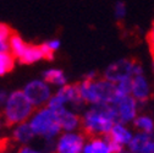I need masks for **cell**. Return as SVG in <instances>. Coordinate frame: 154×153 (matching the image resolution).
<instances>
[{
	"mask_svg": "<svg viewBox=\"0 0 154 153\" xmlns=\"http://www.w3.org/2000/svg\"><path fill=\"white\" fill-rule=\"evenodd\" d=\"M81 120V130L87 137L106 136L118 123V114L112 104L89 105L83 110Z\"/></svg>",
	"mask_w": 154,
	"mask_h": 153,
	"instance_id": "1",
	"label": "cell"
},
{
	"mask_svg": "<svg viewBox=\"0 0 154 153\" xmlns=\"http://www.w3.org/2000/svg\"><path fill=\"white\" fill-rule=\"evenodd\" d=\"M79 85L80 95L86 104L104 105L115 101V83L98 77L95 80H82Z\"/></svg>",
	"mask_w": 154,
	"mask_h": 153,
	"instance_id": "2",
	"label": "cell"
},
{
	"mask_svg": "<svg viewBox=\"0 0 154 153\" xmlns=\"http://www.w3.org/2000/svg\"><path fill=\"white\" fill-rule=\"evenodd\" d=\"M34 109L35 108L28 101L23 91H14L8 95L4 104L3 120L5 125L14 127L28 121L34 113Z\"/></svg>",
	"mask_w": 154,
	"mask_h": 153,
	"instance_id": "3",
	"label": "cell"
},
{
	"mask_svg": "<svg viewBox=\"0 0 154 153\" xmlns=\"http://www.w3.org/2000/svg\"><path fill=\"white\" fill-rule=\"evenodd\" d=\"M35 136H39L47 142H53L61 133V126L57 114L48 107H42L34 110L31 119L28 120Z\"/></svg>",
	"mask_w": 154,
	"mask_h": 153,
	"instance_id": "4",
	"label": "cell"
},
{
	"mask_svg": "<svg viewBox=\"0 0 154 153\" xmlns=\"http://www.w3.org/2000/svg\"><path fill=\"white\" fill-rule=\"evenodd\" d=\"M23 93L34 108L45 107L53 95L51 86L43 80H32L23 87Z\"/></svg>",
	"mask_w": 154,
	"mask_h": 153,
	"instance_id": "5",
	"label": "cell"
},
{
	"mask_svg": "<svg viewBox=\"0 0 154 153\" xmlns=\"http://www.w3.org/2000/svg\"><path fill=\"white\" fill-rule=\"evenodd\" d=\"M86 140L83 132H63L54 143L53 153H82Z\"/></svg>",
	"mask_w": 154,
	"mask_h": 153,
	"instance_id": "6",
	"label": "cell"
},
{
	"mask_svg": "<svg viewBox=\"0 0 154 153\" xmlns=\"http://www.w3.org/2000/svg\"><path fill=\"white\" fill-rule=\"evenodd\" d=\"M136 63L137 61H134L132 59H127V58H122L114 61L109 64L104 70L103 79L112 83H118L124 80H131L133 77V70Z\"/></svg>",
	"mask_w": 154,
	"mask_h": 153,
	"instance_id": "7",
	"label": "cell"
},
{
	"mask_svg": "<svg viewBox=\"0 0 154 153\" xmlns=\"http://www.w3.org/2000/svg\"><path fill=\"white\" fill-rule=\"evenodd\" d=\"M112 105L115 107L118 114V123L127 125L130 123H133V120L138 115L140 104L132 95H126V97L115 99Z\"/></svg>",
	"mask_w": 154,
	"mask_h": 153,
	"instance_id": "8",
	"label": "cell"
},
{
	"mask_svg": "<svg viewBox=\"0 0 154 153\" xmlns=\"http://www.w3.org/2000/svg\"><path fill=\"white\" fill-rule=\"evenodd\" d=\"M150 93V85L144 73L136 75L131 79V95L138 102V104L148 102Z\"/></svg>",
	"mask_w": 154,
	"mask_h": 153,
	"instance_id": "9",
	"label": "cell"
},
{
	"mask_svg": "<svg viewBox=\"0 0 154 153\" xmlns=\"http://www.w3.org/2000/svg\"><path fill=\"white\" fill-rule=\"evenodd\" d=\"M61 130L64 132H75L81 129V115L70 108H64L56 111Z\"/></svg>",
	"mask_w": 154,
	"mask_h": 153,
	"instance_id": "10",
	"label": "cell"
},
{
	"mask_svg": "<svg viewBox=\"0 0 154 153\" xmlns=\"http://www.w3.org/2000/svg\"><path fill=\"white\" fill-rule=\"evenodd\" d=\"M106 137L115 145H118L122 148H126L133 137V133L127 125L121 124V123H115L110 132L106 135Z\"/></svg>",
	"mask_w": 154,
	"mask_h": 153,
	"instance_id": "11",
	"label": "cell"
},
{
	"mask_svg": "<svg viewBox=\"0 0 154 153\" xmlns=\"http://www.w3.org/2000/svg\"><path fill=\"white\" fill-rule=\"evenodd\" d=\"M82 153H111L106 136L87 137Z\"/></svg>",
	"mask_w": 154,
	"mask_h": 153,
	"instance_id": "12",
	"label": "cell"
},
{
	"mask_svg": "<svg viewBox=\"0 0 154 153\" xmlns=\"http://www.w3.org/2000/svg\"><path fill=\"white\" fill-rule=\"evenodd\" d=\"M39 60H45V55H44V50L42 44L37 45V44H29L27 43L22 55L20 56V61L21 64H26V65H31L34 64Z\"/></svg>",
	"mask_w": 154,
	"mask_h": 153,
	"instance_id": "13",
	"label": "cell"
},
{
	"mask_svg": "<svg viewBox=\"0 0 154 153\" xmlns=\"http://www.w3.org/2000/svg\"><path fill=\"white\" fill-rule=\"evenodd\" d=\"M11 135H12V140L15 142L21 143L23 146H27L34 139V136H35L33 130H32V127L28 124V121L14 126Z\"/></svg>",
	"mask_w": 154,
	"mask_h": 153,
	"instance_id": "14",
	"label": "cell"
},
{
	"mask_svg": "<svg viewBox=\"0 0 154 153\" xmlns=\"http://www.w3.org/2000/svg\"><path fill=\"white\" fill-rule=\"evenodd\" d=\"M42 80L45 81L50 86H56L57 88L67 85V77L65 72L61 69H56V67H50L43 71Z\"/></svg>",
	"mask_w": 154,
	"mask_h": 153,
	"instance_id": "15",
	"label": "cell"
},
{
	"mask_svg": "<svg viewBox=\"0 0 154 153\" xmlns=\"http://www.w3.org/2000/svg\"><path fill=\"white\" fill-rule=\"evenodd\" d=\"M154 137V135H149V133H144V132H140L137 131L133 135L132 140L130 141L128 146L126 147L128 151H131L132 153H141L143 151V148L147 146V143Z\"/></svg>",
	"mask_w": 154,
	"mask_h": 153,
	"instance_id": "16",
	"label": "cell"
},
{
	"mask_svg": "<svg viewBox=\"0 0 154 153\" xmlns=\"http://www.w3.org/2000/svg\"><path fill=\"white\" fill-rule=\"evenodd\" d=\"M132 124L137 131L154 135V119L148 114H138Z\"/></svg>",
	"mask_w": 154,
	"mask_h": 153,
	"instance_id": "17",
	"label": "cell"
},
{
	"mask_svg": "<svg viewBox=\"0 0 154 153\" xmlns=\"http://www.w3.org/2000/svg\"><path fill=\"white\" fill-rule=\"evenodd\" d=\"M14 34L11 27L6 23L0 22V54L10 53V38Z\"/></svg>",
	"mask_w": 154,
	"mask_h": 153,
	"instance_id": "18",
	"label": "cell"
},
{
	"mask_svg": "<svg viewBox=\"0 0 154 153\" xmlns=\"http://www.w3.org/2000/svg\"><path fill=\"white\" fill-rule=\"evenodd\" d=\"M9 43H10V53L12 54V56L16 60H18V59H20V56L22 55L27 43L16 32H14V34L11 36Z\"/></svg>",
	"mask_w": 154,
	"mask_h": 153,
	"instance_id": "19",
	"label": "cell"
},
{
	"mask_svg": "<svg viewBox=\"0 0 154 153\" xmlns=\"http://www.w3.org/2000/svg\"><path fill=\"white\" fill-rule=\"evenodd\" d=\"M15 61L16 59L12 56L11 53L0 54V76H4L11 72L15 67Z\"/></svg>",
	"mask_w": 154,
	"mask_h": 153,
	"instance_id": "20",
	"label": "cell"
},
{
	"mask_svg": "<svg viewBox=\"0 0 154 153\" xmlns=\"http://www.w3.org/2000/svg\"><path fill=\"white\" fill-rule=\"evenodd\" d=\"M131 95V80H124L115 83V99Z\"/></svg>",
	"mask_w": 154,
	"mask_h": 153,
	"instance_id": "21",
	"label": "cell"
},
{
	"mask_svg": "<svg viewBox=\"0 0 154 153\" xmlns=\"http://www.w3.org/2000/svg\"><path fill=\"white\" fill-rule=\"evenodd\" d=\"M127 15V6L125 2H116L114 4V16L118 21L125 20Z\"/></svg>",
	"mask_w": 154,
	"mask_h": 153,
	"instance_id": "22",
	"label": "cell"
},
{
	"mask_svg": "<svg viewBox=\"0 0 154 153\" xmlns=\"http://www.w3.org/2000/svg\"><path fill=\"white\" fill-rule=\"evenodd\" d=\"M45 44H47V47L55 54L57 50L60 49V47H61V42H60V39H56V38H54V39H49V41H47V42H44Z\"/></svg>",
	"mask_w": 154,
	"mask_h": 153,
	"instance_id": "23",
	"label": "cell"
},
{
	"mask_svg": "<svg viewBox=\"0 0 154 153\" xmlns=\"http://www.w3.org/2000/svg\"><path fill=\"white\" fill-rule=\"evenodd\" d=\"M147 41H148V45H149V50L153 55V58H154V21L152 23V28L147 36Z\"/></svg>",
	"mask_w": 154,
	"mask_h": 153,
	"instance_id": "24",
	"label": "cell"
},
{
	"mask_svg": "<svg viewBox=\"0 0 154 153\" xmlns=\"http://www.w3.org/2000/svg\"><path fill=\"white\" fill-rule=\"evenodd\" d=\"M18 153H44V152L38 151V149H35V148H33V147L27 145V146H22L20 149H18Z\"/></svg>",
	"mask_w": 154,
	"mask_h": 153,
	"instance_id": "25",
	"label": "cell"
},
{
	"mask_svg": "<svg viewBox=\"0 0 154 153\" xmlns=\"http://www.w3.org/2000/svg\"><path fill=\"white\" fill-rule=\"evenodd\" d=\"M141 153H154V137L147 143V146L143 148Z\"/></svg>",
	"mask_w": 154,
	"mask_h": 153,
	"instance_id": "26",
	"label": "cell"
},
{
	"mask_svg": "<svg viewBox=\"0 0 154 153\" xmlns=\"http://www.w3.org/2000/svg\"><path fill=\"white\" fill-rule=\"evenodd\" d=\"M8 95H9V94H6L4 91H0V105H4V104H5Z\"/></svg>",
	"mask_w": 154,
	"mask_h": 153,
	"instance_id": "27",
	"label": "cell"
},
{
	"mask_svg": "<svg viewBox=\"0 0 154 153\" xmlns=\"http://www.w3.org/2000/svg\"><path fill=\"white\" fill-rule=\"evenodd\" d=\"M119 153H132V152H131V151H128L127 148H124V149H122L121 152H119Z\"/></svg>",
	"mask_w": 154,
	"mask_h": 153,
	"instance_id": "28",
	"label": "cell"
},
{
	"mask_svg": "<svg viewBox=\"0 0 154 153\" xmlns=\"http://www.w3.org/2000/svg\"><path fill=\"white\" fill-rule=\"evenodd\" d=\"M4 120H3V115H0V126H2V123H3Z\"/></svg>",
	"mask_w": 154,
	"mask_h": 153,
	"instance_id": "29",
	"label": "cell"
},
{
	"mask_svg": "<svg viewBox=\"0 0 154 153\" xmlns=\"http://www.w3.org/2000/svg\"><path fill=\"white\" fill-rule=\"evenodd\" d=\"M152 66H153V71H154V58H153V64H152Z\"/></svg>",
	"mask_w": 154,
	"mask_h": 153,
	"instance_id": "30",
	"label": "cell"
}]
</instances>
